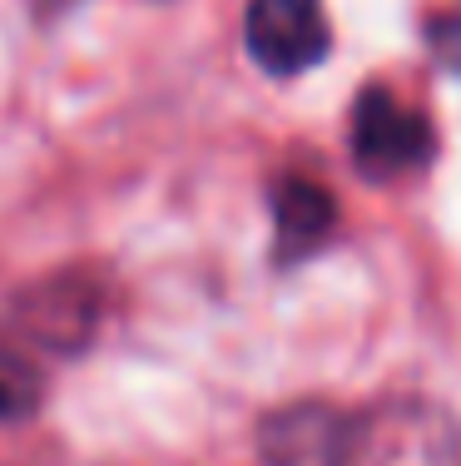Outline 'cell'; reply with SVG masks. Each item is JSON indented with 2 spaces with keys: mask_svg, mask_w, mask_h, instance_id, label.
I'll use <instances>...</instances> for the list:
<instances>
[{
  "mask_svg": "<svg viewBox=\"0 0 461 466\" xmlns=\"http://www.w3.org/2000/svg\"><path fill=\"white\" fill-rule=\"evenodd\" d=\"M343 466H461V421L426 397H392L347 417Z\"/></svg>",
  "mask_w": 461,
  "mask_h": 466,
  "instance_id": "cell-1",
  "label": "cell"
},
{
  "mask_svg": "<svg viewBox=\"0 0 461 466\" xmlns=\"http://www.w3.org/2000/svg\"><path fill=\"white\" fill-rule=\"evenodd\" d=\"M436 149V135L416 109L397 105L387 90H362L353 109V154L357 169L372 179H397L407 169H422Z\"/></svg>",
  "mask_w": 461,
  "mask_h": 466,
  "instance_id": "cell-2",
  "label": "cell"
},
{
  "mask_svg": "<svg viewBox=\"0 0 461 466\" xmlns=\"http://www.w3.org/2000/svg\"><path fill=\"white\" fill-rule=\"evenodd\" d=\"M244 46L268 75H303L327 55L323 0H254L244 15Z\"/></svg>",
  "mask_w": 461,
  "mask_h": 466,
  "instance_id": "cell-3",
  "label": "cell"
},
{
  "mask_svg": "<svg viewBox=\"0 0 461 466\" xmlns=\"http://www.w3.org/2000/svg\"><path fill=\"white\" fill-rule=\"evenodd\" d=\"M343 427L347 417L323 402L283 407L263 421V466H343Z\"/></svg>",
  "mask_w": 461,
  "mask_h": 466,
  "instance_id": "cell-4",
  "label": "cell"
},
{
  "mask_svg": "<svg viewBox=\"0 0 461 466\" xmlns=\"http://www.w3.org/2000/svg\"><path fill=\"white\" fill-rule=\"evenodd\" d=\"M273 218H278V263H298L313 248H323L333 233V198L307 179H288L273 194Z\"/></svg>",
  "mask_w": 461,
  "mask_h": 466,
  "instance_id": "cell-5",
  "label": "cell"
},
{
  "mask_svg": "<svg viewBox=\"0 0 461 466\" xmlns=\"http://www.w3.org/2000/svg\"><path fill=\"white\" fill-rule=\"evenodd\" d=\"M40 392H45V382H40L35 362L0 348V421L30 417L40 407Z\"/></svg>",
  "mask_w": 461,
  "mask_h": 466,
  "instance_id": "cell-6",
  "label": "cell"
}]
</instances>
